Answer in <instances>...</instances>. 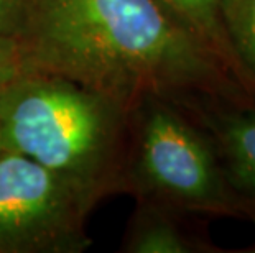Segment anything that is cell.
<instances>
[{
	"mask_svg": "<svg viewBox=\"0 0 255 253\" xmlns=\"http://www.w3.org/2000/svg\"><path fill=\"white\" fill-rule=\"evenodd\" d=\"M0 150H2V145H0Z\"/></svg>",
	"mask_w": 255,
	"mask_h": 253,
	"instance_id": "7c38bea8",
	"label": "cell"
},
{
	"mask_svg": "<svg viewBox=\"0 0 255 253\" xmlns=\"http://www.w3.org/2000/svg\"><path fill=\"white\" fill-rule=\"evenodd\" d=\"M219 13L239 68L255 89V0H221Z\"/></svg>",
	"mask_w": 255,
	"mask_h": 253,
	"instance_id": "ba28073f",
	"label": "cell"
},
{
	"mask_svg": "<svg viewBox=\"0 0 255 253\" xmlns=\"http://www.w3.org/2000/svg\"><path fill=\"white\" fill-rule=\"evenodd\" d=\"M188 114L209 137L231 186L255 207V104L208 100Z\"/></svg>",
	"mask_w": 255,
	"mask_h": 253,
	"instance_id": "5b68a950",
	"label": "cell"
},
{
	"mask_svg": "<svg viewBox=\"0 0 255 253\" xmlns=\"http://www.w3.org/2000/svg\"><path fill=\"white\" fill-rule=\"evenodd\" d=\"M96 192L23 155L0 150V253H71L91 244Z\"/></svg>",
	"mask_w": 255,
	"mask_h": 253,
	"instance_id": "277c9868",
	"label": "cell"
},
{
	"mask_svg": "<svg viewBox=\"0 0 255 253\" xmlns=\"http://www.w3.org/2000/svg\"><path fill=\"white\" fill-rule=\"evenodd\" d=\"M25 74L18 40L0 35V87Z\"/></svg>",
	"mask_w": 255,
	"mask_h": 253,
	"instance_id": "9c48e42d",
	"label": "cell"
},
{
	"mask_svg": "<svg viewBox=\"0 0 255 253\" xmlns=\"http://www.w3.org/2000/svg\"><path fill=\"white\" fill-rule=\"evenodd\" d=\"M127 115L68 79L25 73L0 87V145L101 194Z\"/></svg>",
	"mask_w": 255,
	"mask_h": 253,
	"instance_id": "7a4b0ae2",
	"label": "cell"
},
{
	"mask_svg": "<svg viewBox=\"0 0 255 253\" xmlns=\"http://www.w3.org/2000/svg\"><path fill=\"white\" fill-rule=\"evenodd\" d=\"M161 5L170 10L178 17L188 28H191L198 36H201L218 55L224 59L234 74L247 85L249 89H255L246 79L236 61L234 53L231 50V45L227 41L224 26L221 21L219 3L221 0H158Z\"/></svg>",
	"mask_w": 255,
	"mask_h": 253,
	"instance_id": "52a82bcc",
	"label": "cell"
},
{
	"mask_svg": "<svg viewBox=\"0 0 255 253\" xmlns=\"http://www.w3.org/2000/svg\"><path fill=\"white\" fill-rule=\"evenodd\" d=\"M138 109L135 176L146 194L173 211L255 222V207L227 181L213 143L196 122L160 99H146Z\"/></svg>",
	"mask_w": 255,
	"mask_h": 253,
	"instance_id": "3957f363",
	"label": "cell"
},
{
	"mask_svg": "<svg viewBox=\"0 0 255 253\" xmlns=\"http://www.w3.org/2000/svg\"><path fill=\"white\" fill-rule=\"evenodd\" d=\"M25 73L68 79L124 112L146 99L181 110L255 92L158 0H30L17 35Z\"/></svg>",
	"mask_w": 255,
	"mask_h": 253,
	"instance_id": "6da1fadb",
	"label": "cell"
},
{
	"mask_svg": "<svg viewBox=\"0 0 255 253\" xmlns=\"http://www.w3.org/2000/svg\"><path fill=\"white\" fill-rule=\"evenodd\" d=\"M28 2L30 0H0V35L17 38Z\"/></svg>",
	"mask_w": 255,
	"mask_h": 253,
	"instance_id": "30bf717a",
	"label": "cell"
},
{
	"mask_svg": "<svg viewBox=\"0 0 255 253\" xmlns=\"http://www.w3.org/2000/svg\"><path fill=\"white\" fill-rule=\"evenodd\" d=\"M249 252H251V253H255V244L251 247V249H249Z\"/></svg>",
	"mask_w": 255,
	"mask_h": 253,
	"instance_id": "8fae6325",
	"label": "cell"
},
{
	"mask_svg": "<svg viewBox=\"0 0 255 253\" xmlns=\"http://www.w3.org/2000/svg\"><path fill=\"white\" fill-rule=\"evenodd\" d=\"M201 242H194L173 219V209L150 206L140 214L128 237L127 250L135 253H188L199 250Z\"/></svg>",
	"mask_w": 255,
	"mask_h": 253,
	"instance_id": "8992f818",
	"label": "cell"
}]
</instances>
